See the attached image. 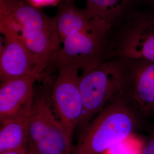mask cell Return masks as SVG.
<instances>
[{
	"instance_id": "obj_8",
	"label": "cell",
	"mask_w": 154,
	"mask_h": 154,
	"mask_svg": "<svg viewBox=\"0 0 154 154\" xmlns=\"http://www.w3.org/2000/svg\"><path fill=\"white\" fill-rule=\"evenodd\" d=\"M4 44L0 51L1 83L26 76L39 70L22 41L14 34L2 32Z\"/></svg>"
},
{
	"instance_id": "obj_9",
	"label": "cell",
	"mask_w": 154,
	"mask_h": 154,
	"mask_svg": "<svg viewBox=\"0 0 154 154\" xmlns=\"http://www.w3.org/2000/svg\"><path fill=\"white\" fill-rule=\"evenodd\" d=\"M53 20L60 40L90 29L104 21L93 16L86 8L80 10L73 3L66 1L60 5Z\"/></svg>"
},
{
	"instance_id": "obj_2",
	"label": "cell",
	"mask_w": 154,
	"mask_h": 154,
	"mask_svg": "<svg viewBox=\"0 0 154 154\" xmlns=\"http://www.w3.org/2000/svg\"><path fill=\"white\" fill-rule=\"evenodd\" d=\"M128 70L125 61L118 59L103 62L83 71L79 78L83 111L79 126L85 128L94 118L126 88Z\"/></svg>"
},
{
	"instance_id": "obj_17",
	"label": "cell",
	"mask_w": 154,
	"mask_h": 154,
	"mask_svg": "<svg viewBox=\"0 0 154 154\" xmlns=\"http://www.w3.org/2000/svg\"><path fill=\"white\" fill-rule=\"evenodd\" d=\"M32 154L29 147H26L21 149H13L4 152L2 154Z\"/></svg>"
},
{
	"instance_id": "obj_3",
	"label": "cell",
	"mask_w": 154,
	"mask_h": 154,
	"mask_svg": "<svg viewBox=\"0 0 154 154\" xmlns=\"http://www.w3.org/2000/svg\"><path fill=\"white\" fill-rule=\"evenodd\" d=\"M111 26L105 21L90 29L60 40L53 58L57 67L72 66L85 71L103 61L107 35Z\"/></svg>"
},
{
	"instance_id": "obj_13",
	"label": "cell",
	"mask_w": 154,
	"mask_h": 154,
	"mask_svg": "<svg viewBox=\"0 0 154 154\" xmlns=\"http://www.w3.org/2000/svg\"><path fill=\"white\" fill-rule=\"evenodd\" d=\"M132 0H86V9L111 27L126 11Z\"/></svg>"
},
{
	"instance_id": "obj_11",
	"label": "cell",
	"mask_w": 154,
	"mask_h": 154,
	"mask_svg": "<svg viewBox=\"0 0 154 154\" xmlns=\"http://www.w3.org/2000/svg\"><path fill=\"white\" fill-rule=\"evenodd\" d=\"M31 109L1 122L0 154L28 147V127Z\"/></svg>"
},
{
	"instance_id": "obj_18",
	"label": "cell",
	"mask_w": 154,
	"mask_h": 154,
	"mask_svg": "<svg viewBox=\"0 0 154 154\" xmlns=\"http://www.w3.org/2000/svg\"><path fill=\"white\" fill-rule=\"evenodd\" d=\"M64 1L69 3H73V1H74V0H64Z\"/></svg>"
},
{
	"instance_id": "obj_16",
	"label": "cell",
	"mask_w": 154,
	"mask_h": 154,
	"mask_svg": "<svg viewBox=\"0 0 154 154\" xmlns=\"http://www.w3.org/2000/svg\"><path fill=\"white\" fill-rule=\"evenodd\" d=\"M143 154H154V127L149 138L145 140Z\"/></svg>"
},
{
	"instance_id": "obj_15",
	"label": "cell",
	"mask_w": 154,
	"mask_h": 154,
	"mask_svg": "<svg viewBox=\"0 0 154 154\" xmlns=\"http://www.w3.org/2000/svg\"><path fill=\"white\" fill-rule=\"evenodd\" d=\"M28 3L35 8L58 5L60 0H27Z\"/></svg>"
},
{
	"instance_id": "obj_19",
	"label": "cell",
	"mask_w": 154,
	"mask_h": 154,
	"mask_svg": "<svg viewBox=\"0 0 154 154\" xmlns=\"http://www.w3.org/2000/svg\"><path fill=\"white\" fill-rule=\"evenodd\" d=\"M149 1H154V0H149Z\"/></svg>"
},
{
	"instance_id": "obj_12",
	"label": "cell",
	"mask_w": 154,
	"mask_h": 154,
	"mask_svg": "<svg viewBox=\"0 0 154 154\" xmlns=\"http://www.w3.org/2000/svg\"><path fill=\"white\" fill-rule=\"evenodd\" d=\"M72 137L58 120L46 136L32 148V154H71Z\"/></svg>"
},
{
	"instance_id": "obj_7",
	"label": "cell",
	"mask_w": 154,
	"mask_h": 154,
	"mask_svg": "<svg viewBox=\"0 0 154 154\" xmlns=\"http://www.w3.org/2000/svg\"><path fill=\"white\" fill-rule=\"evenodd\" d=\"M41 72L35 70L26 76L1 83L0 122L31 109L34 85Z\"/></svg>"
},
{
	"instance_id": "obj_6",
	"label": "cell",
	"mask_w": 154,
	"mask_h": 154,
	"mask_svg": "<svg viewBox=\"0 0 154 154\" xmlns=\"http://www.w3.org/2000/svg\"><path fill=\"white\" fill-rule=\"evenodd\" d=\"M125 62L128 81L125 95L140 115L149 116L154 112V62Z\"/></svg>"
},
{
	"instance_id": "obj_1",
	"label": "cell",
	"mask_w": 154,
	"mask_h": 154,
	"mask_svg": "<svg viewBox=\"0 0 154 154\" xmlns=\"http://www.w3.org/2000/svg\"><path fill=\"white\" fill-rule=\"evenodd\" d=\"M139 116L125 94L118 97L86 126L71 154L105 153L135 133Z\"/></svg>"
},
{
	"instance_id": "obj_14",
	"label": "cell",
	"mask_w": 154,
	"mask_h": 154,
	"mask_svg": "<svg viewBox=\"0 0 154 154\" xmlns=\"http://www.w3.org/2000/svg\"><path fill=\"white\" fill-rule=\"evenodd\" d=\"M145 140L135 133L116 144L106 154H143Z\"/></svg>"
},
{
	"instance_id": "obj_4",
	"label": "cell",
	"mask_w": 154,
	"mask_h": 154,
	"mask_svg": "<svg viewBox=\"0 0 154 154\" xmlns=\"http://www.w3.org/2000/svg\"><path fill=\"white\" fill-rule=\"evenodd\" d=\"M58 74L54 83L50 96L51 104L58 120L72 137L81 119L83 111L79 88V70L72 66L58 67Z\"/></svg>"
},
{
	"instance_id": "obj_10",
	"label": "cell",
	"mask_w": 154,
	"mask_h": 154,
	"mask_svg": "<svg viewBox=\"0 0 154 154\" xmlns=\"http://www.w3.org/2000/svg\"><path fill=\"white\" fill-rule=\"evenodd\" d=\"M51 105L50 98L44 95L34 99L29 120V148L44 139L58 121L53 115Z\"/></svg>"
},
{
	"instance_id": "obj_5",
	"label": "cell",
	"mask_w": 154,
	"mask_h": 154,
	"mask_svg": "<svg viewBox=\"0 0 154 154\" xmlns=\"http://www.w3.org/2000/svg\"><path fill=\"white\" fill-rule=\"evenodd\" d=\"M116 55L125 61L154 62V14L133 20L122 34Z\"/></svg>"
}]
</instances>
